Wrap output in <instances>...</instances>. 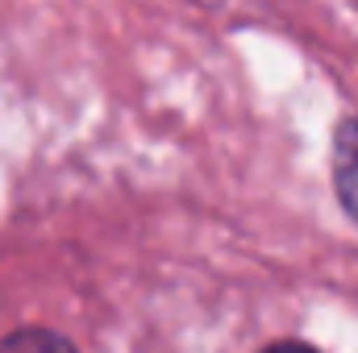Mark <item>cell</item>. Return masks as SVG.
Wrapping results in <instances>:
<instances>
[{
    "label": "cell",
    "instance_id": "cell-3",
    "mask_svg": "<svg viewBox=\"0 0 358 353\" xmlns=\"http://www.w3.org/2000/svg\"><path fill=\"white\" fill-rule=\"evenodd\" d=\"M263 353H317V350L304 345V341H279V345H267Z\"/></svg>",
    "mask_w": 358,
    "mask_h": 353
},
{
    "label": "cell",
    "instance_id": "cell-2",
    "mask_svg": "<svg viewBox=\"0 0 358 353\" xmlns=\"http://www.w3.org/2000/svg\"><path fill=\"white\" fill-rule=\"evenodd\" d=\"M0 353H76L67 337L46 333V329H21L0 341Z\"/></svg>",
    "mask_w": 358,
    "mask_h": 353
},
{
    "label": "cell",
    "instance_id": "cell-1",
    "mask_svg": "<svg viewBox=\"0 0 358 353\" xmlns=\"http://www.w3.org/2000/svg\"><path fill=\"white\" fill-rule=\"evenodd\" d=\"M334 187L342 208L358 220V121H342L334 133Z\"/></svg>",
    "mask_w": 358,
    "mask_h": 353
}]
</instances>
